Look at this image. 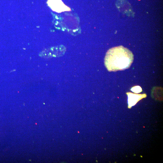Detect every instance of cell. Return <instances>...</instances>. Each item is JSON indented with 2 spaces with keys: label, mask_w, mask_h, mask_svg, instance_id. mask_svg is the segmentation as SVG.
I'll use <instances>...</instances> for the list:
<instances>
[{
  "label": "cell",
  "mask_w": 163,
  "mask_h": 163,
  "mask_svg": "<svg viewBox=\"0 0 163 163\" xmlns=\"http://www.w3.org/2000/svg\"><path fill=\"white\" fill-rule=\"evenodd\" d=\"M133 55L128 49L120 46L110 49L104 58L105 65L109 71L129 68L133 62Z\"/></svg>",
  "instance_id": "6da1fadb"
},
{
  "label": "cell",
  "mask_w": 163,
  "mask_h": 163,
  "mask_svg": "<svg viewBox=\"0 0 163 163\" xmlns=\"http://www.w3.org/2000/svg\"><path fill=\"white\" fill-rule=\"evenodd\" d=\"M131 90L135 93H138L141 92L142 89L140 86H136L132 87Z\"/></svg>",
  "instance_id": "277c9868"
},
{
  "label": "cell",
  "mask_w": 163,
  "mask_h": 163,
  "mask_svg": "<svg viewBox=\"0 0 163 163\" xmlns=\"http://www.w3.org/2000/svg\"><path fill=\"white\" fill-rule=\"evenodd\" d=\"M47 3L53 11L57 13L71 11L70 8L66 5L61 0H48Z\"/></svg>",
  "instance_id": "7a4b0ae2"
},
{
  "label": "cell",
  "mask_w": 163,
  "mask_h": 163,
  "mask_svg": "<svg viewBox=\"0 0 163 163\" xmlns=\"http://www.w3.org/2000/svg\"><path fill=\"white\" fill-rule=\"evenodd\" d=\"M126 94L128 97V107L129 108L135 105L139 101L147 96L146 94H136L128 92L126 93Z\"/></svg>",
  "instance_id": "3957f363"
}]
</instances>
